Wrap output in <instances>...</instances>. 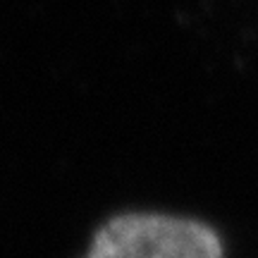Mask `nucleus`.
<instances>
[{
    "label": "nucleus",
    "mask_w": 258,
    "mask_h": 258,
    "mask_svg": "<svg viewBox=\"0 0 258 258\" xmlns=\"http://www.w3.org/2000/svg\"><path fill=\"white\" fill-rule=\"evenodd\" d=\"M86 258H222V244L196 220L129 213L103 225Z\"/></svg>",
    "instance_id": "nucleus-1"
}]
</instances>
